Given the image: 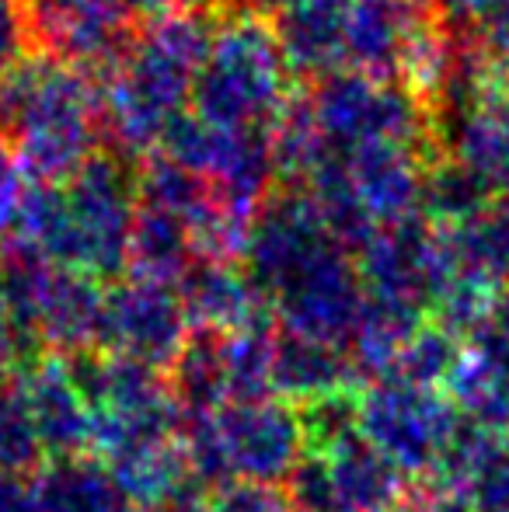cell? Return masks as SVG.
<instances>
[{"instance_id": "6da1fadb", "label": "cell", "mask_w": 509, "mask_h": 512, "mask_svg": "<svg viewBox=\"0 0 509 512\" xmlns=\"http://www.w3.org/2000/svg\"><path fill=\"white\" fill-rule=\"evenodd\" d=\"M136 220V175L116 147L91 154L67 182L32 185L14 230L25 244L98 283H116L129 269V234Z\"/></svg>"}, {"instance_id": "7a4b0ae2", "label": "cell", "mask_w": 509, "mask_h": 512, "mask_svg": "<svg viewBox=\"0 0 509 512\" xmlns=\"http://www.w3.org/2000/svg\"><path fill=\"white\" fill-rule=\"evenodd\" d=\"M217 4L140 21L119 60L102 74L105 136H112L119 154L143 161L185 112L206 60Z\"/></svg>"}, {"instance_id": "3957f363", "label": "cell", "mask_w": 509, "mask_h": 512, "mask_svg": "<svg viewBox=\"0 0 509 512\" xmlns=\"http://www.w3.org/2000/svg\"><path fill=\"white\" fill-rule=\"evenodd\" d=\"M0 133L32 185L67 182L102 150V77L46 53L25 56L0 88Z\"/></svg>"}, {"instance_id": "277c9868", "label": "cell", "mask_w": 509, "mask_h": 512, "mask_svg": "<svg viewBox=\"0 0 509 512\" xmlns=\"http://www.w3.org/2000/svg\"><path fill=\"white\" fill-rule=\"evenodd\" d=\"M300 84L279 39L276 14L245 0H220L192 88V112L220 126L272 133L304 91Z\"/></svg>"}, {"instance_id": "5b68a950", "label": "cell", "mask_w": 509, "mask_h": 512, "mask_svg": "<svg viewBox=\"0 0 509 512\" xmlns=\"http://www.w3.org/2000/svg\"><path fill=\"white\" fill-rule=\"evenodd\" d=\"M307 112L321 140L332 147H363V143H408L429 154H447L443 122L422 108L398 81L335 70L318 81H307Z\"/></svg>"}, {"instance_id": "8992f818", "label": "cell", "mask_w": 509, "mask_h": 512, "mask_svg": "<svg viewBox=\"0 0 509 512\" xmlns=\"http://www.w3.org/2000/svg\"><path fill=\"white\" fill-rule=\"evenodd\" d=\"M360 432L401 471L426 474L454 436V411L436 387H415L405 380H374L356 401Z\"/></svg>"}, {"instance_id": "52a82bcc", "label": "cell", "mask_w": 509, "mask_h": 512, "mask_svg": "<svg viewBox=\"0 0 509 512\" xmlns=\"http://www.w3.org/2000/svg\"><path fill=\"white\" fill-rule=\"evenodd\" d=\"M189 331L192 321L178 286L140 276L105 283L95 345L98 352L136 359V363H147L164 373Z\"/></svg>"}, {"instance_id": "ba28073f", "label": "cell", "mask_w": 509, "mask_h": 512, "mask_svg": "<svg viewBox=\"0 0 509 512\" xmlns=\"http://www.w3.org/2000/svg\"><path fill=\"white\" fill-rule=\"evenodd\" d=\"M213 429L224 446L231 478L283 485L286 474L307 453L300 408L279 394L252 401H227L213 411Z\"/></svg>"}, {"instance_id": "9c48e42d", "label": "cell", "mask_w": 509, "mask_h": 512, "mask_svg": "<svg viewBox=\"0 0 509 512\" xmlns=\"http://www.w3.org/2000/svg\"><path fill=\"white\" fill-rule=\"evenodd\" d=\"M35 53L56 56L98 77L119 60L136 32L123 0H25Z\"/></svg>"}, {"instance_id": "30bf717a", "label": "cell", "mask_w": 509, "mask_h": 512, "mask_svg": "<svg viewBox=\"0 0 509 512\" xmlns=\"http://www.w3.org/2000/svg\"><path fill=\"white\" fill-rule=\"evenodd\" d=\"M18 384L49 460L91 453V408L67 359L42 352L18 373Z\"/></svg>"}, {"instance_id": "8fae6325", "label": "cell", "mask_w": 509, "mask_h": 512, "mask_svg": "<svg viewBox=\"0 0 509 512\" xmlns=\"http://www.w3.org/2000/svg\"><path fill=\"white\" fill-rule=\"evenodd\" d=\"M360 366H356L349 345L328 342V338L300 335L290 328H276L272 342V394L293 401L325 398L339 391H363Z\"/></svg>"}, {"instance_id": "7c38bea8", "label": "cell", "mask_w": 509, "mask_h": 512, "mask_svg": "<svg viewBox=\"0 0 509 512\" xmlns=\"http://www.w3.org/2000/svg\"><path fill=\"white\" fill-rule=\"evenodd\" d=\"M178 293L199 328L241 331L262 321H276L269 300L258 293L245 265L234 258H196L192 269L178 279Z\"/></svg>"}, {"instance_id": "4fadbf2b", "label": "cell", "mask_w": 509, "mask_h": 512, "mask_svg": "<svg viewBox=\"0 0 509 512\" xmlns=\"http://www.w3.org/2000/svg\"><path fill=\"white\" fill-rule=\"evenodd\" d=\"M318 453H325L335 512H391L412 492V478L360 429Z\"/></svg>"}, {"instance_id": "5bb4252c", "label": "cell", "mask_w": 509, "mask_h": 512, "mask_svg": "<svg viewBox=\"0 0 509 512\" xmlns=\"http://www.w3.org/2000/svg\"><path fill=\"white\" fill-rule=\"evenodd\" d=\"M426 7L419 0H342L346 70L394 81L401 46Z\"/></svg>"}, {"instance_id": "9a60e30c", "label": "cell", "mask_w": 509, "mask_h": 512, "mask_svg": "<svg viewBox=\"0 0 509 512\" xmlns=\"http://www.w3.org/2000/svg\"><path fill=\"white\" fill-rule=\"evenodd\" d=\"M32 492L39 512H133L109 464L95 453L46 460L32 474Z\"/></svg>"}, {"instance_id": "2e32d148", "label": "cell", "mask_w": 509, "mask_h": 512, "mask_svg": "<svg viewBox=\"0 0 509 512\" xmlns=\"http://www.w3.org/2000/svg\"><path fill=\"white\" fill-rule=\"evenodd\" d=\"M168 391L182 415H210L231 401L227 384V331L199 328L185 335L182 349L164 370Z\"/></svg>"}, {"instance_id": "e0dca14e", "label": "cell", "mask_w": 509, "mask_h": 512, "mask_svg": "<svg viewBox=\"0 0 509 512\" xmlns=\"http://www.w3.org/2000/svg\"><path fill=\"white\" fill-rule=\"evenodd\" d=\"M196 258H199V251H196V244H192V234L182 220H175V216L164 213V209L147 206L136 199L126 276L178 286V279L192 269Z\"/></svg>"}, {"instance_id": "ac0fdd59", "label": "cell", "mask_w": 509, "mask_h": 512, "mask_svg": "<svg viewBox=\"0 0 509 512\" xmlns=\"http://www.w3.org/2000/svg\"><path fill=\"white\" fill-rule=\"evenodd\" d=\"M46 460V446L35 432L21 384L11 380L0 387V474L4 478H32L42 471Z\"/></svg>"}, {"instance_id": "d6986e66", "label": "cell", "mask_w": 509, "mask_h": 512, "mask_svg": "<svg viewBox=\"0 0 509 512\" xmlns=\"http://www.w3.org/2000/svg\"><path fill=\"white\" fill-rule=\"evenodd\" d=\"M457 363H461V349H457L454 331L443 328V324L422 321L412 331V338L401 345L387 380H405V384L415 387H436L454 377Z\"/></svg>"}, {"instance_id": "ffe728a7", "label": "cell", "mask_w": 509, "mask_h": 512, "mask_svg": "<svg viewBox=\"0 0 509 512\" xmlns=\"http://www.w3.org/2000/svg\"><path fill=\"white\" fill-rule=\"evenodd\" d=\"M210 512H293L283 485L231 478L210 492Z\"/></svg>"}, {"instance_id": "44dd1931", "label": "cell", "mask_w": 509, "mask_h": 512, "mask_svg": "<svg viewBox=\"0 0 509 512\" xmlns=\"http://www.w3.org/2000/svg\"><path fill=\"white\" fill-rule=\"evenodd\" d=\"M32 53L35 46L32 28H28L25 0H0V88L21 67V60Z\"/></svg>"}, {"instance_id": "7402d4cb", "label": "cell", "mask_w": 509, "mask_h": 512, "mask_svg": "<svg viewBox=\"0 0 509 512\" xmlns=\"http://www.w3.org/2000/svg\"><path fill=\"white\" fill-rule=\"evenodd\" d=\"M28 192V178H25V168L18 161V150L14 143L0 133V237L14 227L18 220V209H21V199Z\"/></svg>"}, {"instance_id": "603a6c76", "label": "cell", "mask_w": 509, "mask_h": 512, "mask_svg": "<svg viewBox=\"0 0 509 512\" xmlns=\"http://www.w3.org/2000/svg\"><path fill=\"white\" fill-rule=\"evenodd\" d=\"M475 46L509 77V0H499L475 28H468Z\"/></svg>"}, {"instance_id": "cb8c5ba5", "label": "cell", "mask_w": 509, "mask_h": 512, "mask_svg": "<svg viewBox=\"0 0 509 512\" xmlns=\"http://www.w3.org/2000/svg\"><path fill=\"white\" fill-rule=\"evenodd\" d=\"M436 4H440V11L447 14L450 25H457V28L468 32V28H475L478 21H482L485 14L499 4V0H436Z\"/></svg>"}, {"instance_id": "d4e9b609", "label": "cell", "mask_w": 509, "mask_h": 512, "mask_svg": "<svg viewBox=\"0 0 509 512\" xmlns=\"http://www.w3.org/2000/svg\"><path fill=\"white\" fill-rule=\"evenodd\" d=\"M391 512H433V502H429L426 492H408V499Z\"/></svg>"}, {"instance_id": "484cf974", "label": "cell", "mask_w": 509, "mask_h": 512, "mask_svg": "<svg viewBox=\"0 0 509 512\" xmlns=\"http://www.w3.org/2000/svg\"><path fill=\"white\" fill-rule=\"evenodd\" d=\"M196 4H199V7H203V4H213V0H196Z\"/></svg>"}, {"instance_id": "4316f807", "label": "cell", "mask_w": 509, "mask_h": 512, "mask_svg": "<svg viewBox=\"0 0 509 512\" xmlns=\"http://www.w3.org/2000/svg\"><path fill=\"white\" fill-rule=\"evenodd\" d=\"M419 4H436V0H419Z\"/></svg>"}]
</instances>
